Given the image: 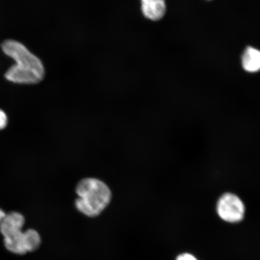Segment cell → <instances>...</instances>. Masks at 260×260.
Instances as JSON below:
<instances>
[{
  "label": "cell",
  "mask_w": 260,
  "mask_h": 260,
  "mask_svg": "<svg viewBox=\"0 0 260 260\" xmlns=\"http://www.w3.org/2000/svg\"><path fill=\"white\" fill-rule=\"evenodd\" d=\"M2 48L16 62L5 74L8 81L16 84H35L44 79L45 69L41 60L23 44L15 40H6L3 42Z\"/></svg>",
  "instance_id": "obj_1"
},
{
  "label": "cell",
  "mask_w": 260,
  "mask_h": 260,
  "mask_svg": "<svg viewBox=\"0 0 260 260\" xmlns=\"http://www.w3.org/2000/svg\"><path fill=\"white\" fill-rule=\"evenodd\" d=\"M76 209L87 217L99 216L111 201L112 192L107 185L99 179H83L76 187Z\"/></svg>",
  "instance_id": "obj_2"
},
{
  "label": "cell",
  "mask_w": 260,
  "mask_h": 260,
  "mask_svg": "<svg viewBox=\"0 0 260 260\" xmlns=\"http://www.w3.org/2000/svg\"><path fill=\"white\" fill-rule=\"evenodd\" d=\"M217 207L219 216L226 222H239L245 214V206L242 201L232 193L223 194L220 198Z\"/></svg>",
  "instance_id": "obj_3"
},
{
  "label": "cell",
  "mask_w": 260,
  "mask_h": 260,
  "mask_svg": "<svg viewBox=\"0 0 260 260\" xmlns=\"http://www.w3.org/2000/svg\"><path fill=\"white\" fill-rule=\"evenodd\" d=\"M24 223V217L21 214L12 212L6 214L0 222V232L5 238L21 232Z\"/></svg>",
  "instance_id": "obj_4"
},
{
  "label": "cell",
  "mask_w": 260,
  "mask_h": 260,
  "mask_svg": "<svg viewBox=\"0 0 260 260\" xmlns=\"http://www.w3.org/2000/svg\"><path fill=\"white\" fill-rule=\"evenodd\" d=\"M142 11L146 18L158 21L164 17L166 10L165 0H141Z\"/></svg>",
  "instance_id": "obj_5"
},
{
  "label": "cell",
  "mask_w": 260,
  "mask_h": 260,
  "mask_svg": "<svg viewBox=\"0 0 260 260\" xmlns=\"http://www.w3.org/2000/svg\"><path fill=\"white\" fill-rule=\"evenodd\" d=\"M242 64L246 72L255 73L260 69V53L256 49L248 47L242 55Z\"/></svg>",
  "instance_id": "obj_6"
},
{
  "label": "cell",
  "mask_w": 260,
  "mask_h": 260,
  "mask_svg": "<svg viewBox=\"0 0 260 260\" xmlns=\"http://www.w3.org/2000/svg\"><path fill=\"white\" fill-rule=\"evenodd\" d=\"M4 239L6 248L10 252L19 255H23L28 252L25 233L22 231Z\"/></svg>",
  "instance_id": "obj_7"
},
{
  "label": "cell",
  "mask_w": 260,
  "mask_h": 260,
  "mask_svg": "<svg viewBox=\"0 0 260 260\" xmlns=\"http://www.w3.org/2000/svg\"><path fill=\"white\" fill-rule=\"evenodd\" d=\"M28 252L37 251L41 245V238L37 231L32 229L24 232Z\"/></svg>",
  "instance_id": "obj_8"
},
{
  "label": "cell",
  "mask_w": 260,
  "mask_h": 260,
  "mask_svg": "<svg viewBox=\"0 0 260 260\" xmlns=\"http://www.w3.org/2000/svg\"><path fill=\"white\" fill-rule=\"evenodd\" d=\"M8 124V117L6 114L0 110V130L6 128Z\"/></svg>",
  "instance_id": "obj_9"
},
{
  "label": "cell",
  "mask_w": 260,
  "mask_h": 260,
  "mask_svg": "<svg viewBox=\"0 0 260 260\" xmlns=\"http://www.w3.org/2000/svg\"><path fill=\"white\" fill-rule=\"evenodd\" d=\"M177 260H197L193 255L188 253H184L178 256Z\"/></svg>",
  "instance_id": "obj_10"
},
{
  "label": "cell",
  "mask_w": 260,
  "mask_h": 260,
  "mask_svg": "<svg viewBox=\"0 0 260 260\" xmlns=\"http://www.w3.org/2000/svg\"><path fill=\"white\" fill-rule=\"evenodd\" d=\"M6 214L4 212V211L0 209V222H1L2 220L3 219V218H4Z\"/></svg>",
  "instance_id": "obj_11"
}]
</instances>
